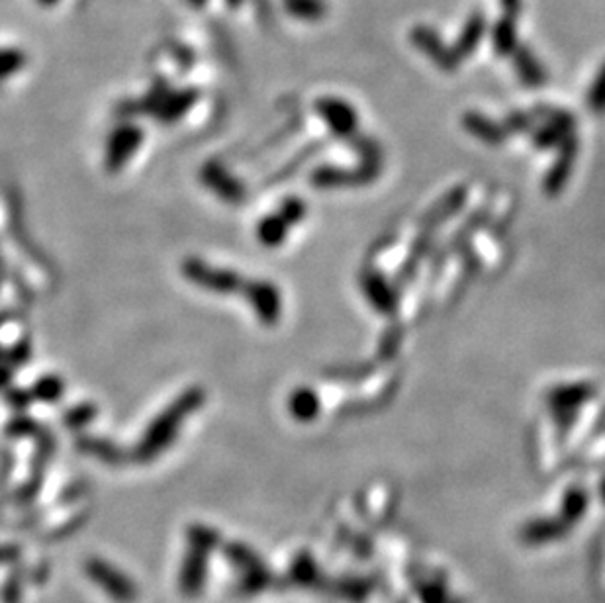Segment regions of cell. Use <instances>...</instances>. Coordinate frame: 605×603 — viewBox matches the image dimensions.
<instances>
[{
    "instance_id": "obj_5",
    "label": "cell",
    "mask_w": 605,
    "mask_h": 603,
    "mask_svg": "<svg viewBox=\"0 0 605 603\" xmlns=\"http://www.w3.org/2000/svg\"><path fill=\"white\" fill-rule=\"evenodd\" d=\"M318 112L328 120L330 126L339 134H349L357 126V116L347 102L337 99H322L318 102Z\"/></svg>"
},
{
    "instance_id": "obj_8",
    "label": "cell",
    "mask_w": 605,
    "mask_h": 603,
    "mask_svg": "<svg viewBox=\"0 0 605 603\" xmlns=\"http://www.w3.org/2000/svg\"><path fill=\"white\" fill-rule=\"evenodd\" d=\"M466 126L470 128V131H475V134L482 136V138H486V139H495V138H500V129L495 128L490 120H486L484 116L480 114H468L466 116Z\"/></svg>"
},
{
    "instance_id": "obj_9",
    "label": "cell",
    "mask_w": 605,
    "mask_h": 603,
    "mask_svg": "<svg viewBox=\"0 0 605 603\" xmlns=\"http://www.w3.org/2000/svg\"><path fill=\"white\" fill-rule=\"evenodd\" d=\"M500 6H502V12H505V14L522 16L523 0H500Z\"/></svg>"
},
{
    "instance_id": "obj_6",
    "label": "cell",
    "mask_w": 605,
    "mask_h": 603,
    "mask_svg": "<svg viewBox=\"0 0 605 603\" xmlns=\"http://www.w3.org/2000/svg\"><path fill=\"white\" fill-rule=\"evenodd\" d=\"M283 6L290 16L302 22H320L330 12L325 0H283Z\"/></svg>"
},
{
    "instance_id": "obj_3",
    "label": "cell",
    "mask_w": 605,
    "mask_h": 603,
    "mask_svg": "<svg viewBox=\"0 0 605 603\" xmlns=\"http://www.w3.org/2000/svg\"><path fill=\"white\" fill-rule=\"evenodd\" d=\"M519 16L505 14L502 12L500 18L492 24L488 30L492 52L498 57H512L515 47L519 45Z\"/></svg>"
},
{
    "instance_id": "obj_7",
    "label": "cell",
    "mask_w": 605,
    "mask_h": 603,
    "mask_svg": "<svg viewBox=\"0 0 605 603\" xmlns=\"http://www.w3.org/2000/svg\"><path fill=\"white\" fill-rule=\"evenodd\" d=\"M588 106L596 112L605 110V63L601 65L596 81L591 82L590 92H588Z\"/></svg>"
},
{
    "instance_id": "obj_4",
    "label": "cell",
    "mask_w": 605,
    "mask_h": 603,
    "mask_svg": "<svg viewBox=\"0 0 605 603\" xmlns=\"http://www.w3.org/2000/svg\"><path fill=\"white\" fill-rule=\"evenodd\" d=\"M512 62H514V69H515L517 77L522 79L525 87L539 89L544 82H547V69L543 67L539 57L529 45L519 43L515 47V52L512 53Z\"/></svg>"
},
{
    "instance_id": "obj_10",
    "label": "cell",
    "mask_w": 605,
    "mask_h": 603,
    "mask_svg": "<svg viewBox=\"0 0 605 603\" xmlns=\"http://www.w3.org/2000/svg\"><path fill=\"white\" fill-rule=\"evenodd\" d=\"M226 3H227L229 8H239L241 3H244V0H226Z\"/></svg>"
},
{
    "instance_id": "obj_1",
    "label": "cell",
    "mask_w": 605,
    "mask_h": 603,
    "mask_svg": "<svg viewBox=\"0 0 605 603\" xmlns=\"http://www.w3.org/2000/svg\"><path fill=\"white\" fill-rule=\"evenodd\" d=\"M409 42L418 52L426 55L429 62L439 67L445 73H455L461 65V57L456 55L453 45H447L439 32H435L429 26H416L409 32Z\"/></svg>"
},
{
    "instance_id": "obj_2",
    "label": "cell",
    "mask_w": 605,
    "mask_h": 603,
    "mask_svg": "<svg viewBox=\"0 0 605 603\" xmlns=\"http://www.w3.org/2000/svg\"><path fill=\"white\" fill-rule=\"evenodd\" d=\"M488 16L484 10H475L472 14H468V18L465 20L461 32L456 35V42H455V52L456 55L465 59V57H472L476 52L480 43L484 42V38L488 35Z\"/></svg>"
},
{
    "instance_id": "obj_11",
    "label": "cell",
    "mask_w": 605,
    "mask_h": 603,
    "mask_svg": "<svg viewBox=\"0 0 605 603\" xmlns=\"http://www.w3.org/2000/svg\"><path fill=\"white\" fill-rule=\"evenodd\" d=\"M190 3H195L197 6H204V3H206V0H190Z\"/></svg>"
}]
</instances>
